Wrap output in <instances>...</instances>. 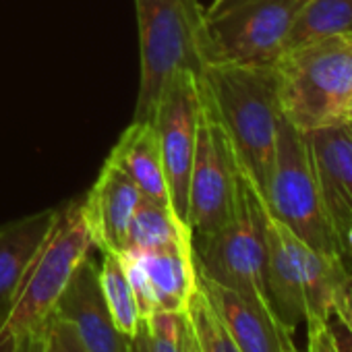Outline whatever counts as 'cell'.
<instances>
[{
	"mask_svg": "<svg viewBox=\"0 0 352 352\" xmlns=\"http://www.w3.org/2000/svg\"><path fill=\"white\" fill-rule=\"evenodd\" d=\"M321 199L338 239L352 224V126L331 124L305 133Z\"/></svg>",
	"mask_w": 352,
	"mask_h": 352,
	"instance_id": "11",
	"label": "cell"
},
{
	"mask_svg": "<svg viewBox=\"0 0 352 352\" xmlns=\"http://www.w3.org/2000/svg\"><path fill=\"white\" fill-rule=\"evenodd\" d=\"M222 3H224V0H214V3H212V7H210L208 11H214V9H216V7H220Z\"/></svg>",
	"mask_w": 352,
	"mask_h": 352,
	"instance_id": "32",
	"label": "cell"
},
{
	"mask_svg": "<svg viewBox=\"0 0 352 352\" xmlns=\"http://www.w3.org/2000/svg\"><path fill=\"white\" fill-rule=\"evenodd\" d=\"M133 255L139 259L147 276L155 311H187V305L197 290V270L191 243Z\"/></svg>",
	"mask_w": 352,
	"mask_h": 352,
	"instance_id": "17",
	"label": "cell"
},
{
	"mask_svg": "<svg viewBox=\"0 0 352 352\" xmlns=\"http://www.w3.org/2000/svg\"><path fill=\"white\" fill-rule=\"evenodd\" d=\"M126 352H149L145 319L141 321V325H139V329L135 331V336H131V338H129V348H126Z\"/></svg>",
	"mask_w": 352,
	"mask_h": 352,
	"instance_id": "27",
	"label": "cell"
},
{
	"mask_svg": "<svg viewBox=\"0 0 352 352\" xmlns=\"http://www.w3.org/2000/svg\"><path fill=\"white\" fill-rule=\"evenodd\" d=\"M305 0H224L204 13L206 65L274 67Z\"/></svg>",
	"mask_w": 352,
	"mask_h": 352,
	"instance_id": "7",
	"label": "cell"
},
{
	"mask_svg": "<svg viewBox=\"0 0 352 352\" xmlns=\"http://www.w3.org/2000/svg\"><path fill=\"white\" fill-rule=\"evenodd\" d=\"M149 352H189L191 344V323L187 311H155L145 317Z\"/></svg>",
	"mask_w": 352,
	"mask_h": 352,
	"instance_id": "22",
	"label": "cell"
},
{
	"mask_svg": "<svg viewBox=\"0 0 352 352\" xmlns=\"http://www.w3.org/2000/svg\"><path fill=\"white\" fill-rule=\"evenodd\" d=\"M284 352H302V350H300V348H298V346H296V344H294V342H292V340H290V342H288V346H286V350H284Z\"/></svg>",
	"mask_w": 352,
	"mask_h": 352,
	"instance_id": "31",
	"label": "cell"
},
{
	"mask_svg": "<svg viewBox=\"0 0 352 352\" xmlns=\"http://www.w3.org/2000/svg\"><path fill=\"white\" fill-rule=\"evenodd\" d=\"M52 317L67 323L87 352H126L129 348V336L116 327L108 311L100 288L98 263L91 255L79 265Z\"/></svg>",
	"mask_w": 352,
	"mask_h": 352,
	"instance_id": "10",
	"label": "cell"
},
{
	"mask_svg": "<svg viewBox=\"0 0 352 352\" xmlns=\"http://www.w3.org/2000/svg\"><path fill=\"white\" fill-rule=\"evenodd\" d=\"M199 94L201 108L187 210L191 236H206L220 230L234 216L241 193L239 155L201 79Z\"/></svg>",
	"mask_w": 352,
	"mask_h": 352,
	"instance_id": "8",
	"label": "cell"
},
{
	"mask_svg": "<svg viewBox=\"0 0 352 352\" xmlns=\"http://www.w3.org/2000/svg\"><path fill=\"white\" fill-rule=\"evenodd\" d=\"M274 77L280 112L300 133L344 124L352 94V38L284 50L274 63Z\"/></svg>",
	"mask_w": 352,
	"mask_h": 352,
	"instance_id": "2",
	"label": "cell"
},
{
	"mask_svg": "<svg viewBox=\"0 0 352 352\" xmlns=\"http://www.w3.org/2000/svg\"><path fill=\"white\" fill-rule=\"evenodd\" d=\"M94 247L81 201L63 206L5 317L7 327L17 336L46 327L60 296Z\"/></svg>",
	"mask_w": 352,
	"mask_h": 352,
	"instance_id": "6",
	"label": "cell"
},
{
	"mask_svg": "<svg viewBox=\"0 0 352 352\" xmlns=\"http://www.w3.org/2000/svg\"><path fill=\"white\" fill-rule=\"evenodd\" d=\"M193 331V329H191ZM189 352H199V346H197V340L195 336H191V344H189Z\"/></svg>",
	"mask_w": 352,
	"mask_h": 352,
	"instance_id": "30",
	"label": "cell"
},
{
	"mask_svg": "<svg viewBox=\"0 0 352 352\" xmlns=\"http://www.w3.org/2000/svg\"><path fill=\"white\" fill-rule=\"evenodd\" d=\"M187 317L199 352H241L199 288L193 292L187 305Z\"/></svg>",
	"mask_w": 352,
	"mask_h": 352,
	"instance_id": "21",
	"label": "cell"
},
{
	"mask_svg": "<svg viewBox=\"0 0 352 352\" xmlns=\"http://www.w3.org/2000/svg\"><path fill=\"white\" fill-rule=\"evenodd\" d=\"M60 208H50L0 226V317H7L19 288L50 234Z\"/></svg>",
	"mask_w": 352,
	"mask_h": 352,
	"instance_id": "15",
	"label": "cell"
},
{
	"mask_svg": "<svg viewBox=\"0 0 352 352\" xmlns=\"http://www.w3.org/2000/svg\"><path fill=\"white\" fill-rule=\"evenodd\" d=\"M199 108V77L189 71H181L168 81L151 116L160 139L170 204L176 216L185 224L189 210V181L197 141Z\"/></svg>",
	"mask_w": 352,
	"mask_h": 352,
	"instance_id": "9",
	"label": "cell"
},
{
	"mask_svg": "<svg viewBox=\"0 0 352 352\" xmlns=\"http://www.w3.org/2000/svg\"><path fill=\"white\" fill-rule=\"evenodd\" d=\"M307 352H342L331 321L307 327Z\"/></svg>",
	"mask_w": 352,
	"mask_h": 352,
	"instance_id": "23",
	"label": "cell"
},
{
	"mask_svg": "<svg viewBox=\"0 0 352 352\" xmlns=\"http://www.w3.org/2000/svg\"><path fill=\"white\" fill-rule=\"evenodd\" d=\"M98 278L104 300L116 327L129 338L135 336L143 321V315L139 311L135 292L124 274L118 253H102V263H98Z\"/></svg>",
	"mask_w": 352,
	"mask_h": 352,
	"instance_id": "20",
	"label": "cell"
},
{
	"mask_svg": "<svg viewBox=\"0 0 352 352\" xmlns=\"http://www.w3.org/2000/svg\"><path fill=\"white\" fill-rule=\"evenodd\" d=\"M106 162L129 176L143 197L170 204L160 139L151 120H133L112 147Z\"/></svg>",
	"mask_w": 352,
	"mask_h": 352,
	"instance_id": "16",
	"label": "cell"
},
{
	"mask_svg": "<svg viewBox=\"0 0 352 352\" xmlns=\"http://www.w3.org/2000/svg\"><path fill=\"white\" fill-rule=\"evenodd\" d=\"M141 197V191L129 176L110 162H104L96 183L81 201L96 249L102 253L124 251L129 226Z\"/></svg>",
	"mask_w": 352,
	"mask_h": 352,
	"instance_id": "13",
	"label": "cell"
},
{
	"mask_svg": "<svg viewBox=\"0 0 352 352\" xmlns=\"http://www.w3.org/2000/svg\"><path fill=\"white\" fill-rule=\"evenodd\" d=\"M333 317H338L342 321V325L346 327V331L350 333V340H352V272H348V276L344 278V282L338 290Z\"/></svg>",
	"mask_w": 352,
	"mask_h": 352,
	"instance_id": "24",
	"label": "cell"
},
{
	"mask_svg": "<svg viewBox=\"0 0 352 352\" xmlns=\"http://www.w3.org/2000/svg\"><path fill=\"white\" fill-rule=\"evenodd\" d=\"M261 199L270 214L305 245L342 259L321 199L307 137L284 116L278 120L274 166Z\"/></svg>",
	"mask_w": 352,
	"mask_h": 352,
	"instance_id": "4",
	"label": "cell"
},
{
	"mask_svg": "<svg viewBox=\"0 0 352 352\" xmlns=\"http://www.w3.org/2000/svg\"><path fill=\"white\" fill-rule=\"evenodd\" d=\"M191 249L195 270L201 276L272 309L265 284L261 197L243 168L234 216L212 234L191 236Z\"/></svg>",
	"mask_w": 352,
	"mask_h": 352,
	"instance_id": "5",
	"label": "cell"
},
{
	"mask_svg": "<svg viewBox=\"0 0 352 352\" xmlns=\"http://www.w3.org/2000/svg\"><path fill=\"white\" fill-rule=\"evenodd\" d=\"M21 348V338L11 331L5 323V319L0 317V352H19Z\"/></svg>",
	"mask_w": 352,
	"mask_h": 352,
	"instance_id": "26",
	"label": "cell"
},
{
	"mask_svg": "<svg viewBox=\"0 0 352 352\" xmlns=\"http://www.w3.org/2000/svg\"><path fill=\"white\" fill-rule=\"evenodd\" d=\"M50 329H52V336L56 338V342L67 350V352H87L85 350V346L79 342V338L75 336V331L67 325V323H63V321H58V319H50Z\"/></svg>",
	"mask_w": 352,
	"mask_h": 352,
	"instance_id": "25",
	"label": "cell"
},
{
	"mask_svg": "<svg viewBox=\"0 0 352 352\" xmlns=\"http://www.w3.org/2000/svg\"><path fill=\"white\" fill-rule=\"evenodd\" d=\"M139 23V94L133 120H151L168 85L181 71L201 77L204 9L199 0H135Z\"/></svg>",
	"mask_w": 352,
	"mask_h": 352,
	"instance_id": "3",
	"label": "cell"
},
{
	"mask_svg": "<svg viewBox=\"0 0 352 352\" xmlns=\"http://www.w3.org/2000/svg\"><path fill=\"white\" fill-rule=\"evenodd\" d=\"M199 79L234 145L241 168L263 195L274 166L278 120L282 116L274 67L206 65Z\"/></svg>",
	"mask_w": 352,
	"mask_h": 352,
	"instance_id": "1",
	"label": "cell"
},
{
	"mask_svg": "<svg viewBox=\"0 0 352 352\" xmlns=\"http://www.w3.org/2000/svg\"><path fill=\"white\" fill-rule=\"evenodd\" d=\"M344 124L352 126V94L348 98V104H346V112H344Z\"/></svg>",
	"mask_w": 352,
	"mask_h": 352,
	"instance_id": "28",
	"label": "cell"
},
{
	"mask_svg": "<svg viewBox=\"0 0 352 352\" xmlns=\"http://www.w3.org/2000/svg\"><path fill=\"white\" fill-rule=\"evenodd\" d=\"M197 288L241 352H284L292 336L280 325L274 311L232 288L208 280L197 272Z\"/></svg>",
	"mask_w": 352,
	"mask_h": 352,
	"instance_id": "12",
	"label": "cell"
},
{
	"mask_svg": "<svg viewBox=\"0 0 352 352\" xmlns=\"http://www.w3.org/2000/svg\"><path fill=\"white\" fill-rule=\"evenodd\" d=\"M261 214L265 232V284L270 305L280 325L292 336L294 329L307 319L302 276L294 253V234L270 214L263 199Z\"/></svg>",
	"mask_w": 352,
	"mask_h": 352,
	"instance_id": "14",
	"label": "cell"
},
{
	"mask_svg": "<svg viewBox=\"0 0 352 352\" xmlns=\"http://www.w3.org/2000/svg\"><path fill=\"white\" fill-rule=\"evenodd\" d=\"M189 243H191V230L176 216L170 204L141 197L129 226L124 251L145 253V251L189 245Z\"/></svg>",
	"mask_w": 352,
	"mask_h": 352,
	"instance_id": "18",
	"label": "cell"
},
{
	"mask_svg": "<svg viewBox=\"0 0 352 352\" xmlns=\"http://www.w3.org/2000/svg\"><path fill=\"white\" fill-rule=\"evenodd\" d=\"M50 352H67V350L56 342V338L52 336V329H50Z\"/></svg>",
	"mask_w": 352,
	"mask_h": 352,
	"instance_id": "29",
	"label": "cell"
},
{
	"mask_svg": "<svg viewBox=\"0 0 352 352\" xmlns=\"http://www.w3.org/2000/svg\"><path fill=\"white\" fill-rule=\"evenodd\" d=\"M336 36L352 38V0H305L288 32L284 50Z\"/></svg>",
	"mask_w": 352,
	"mask_h": 352,
	"instance_id": "19",
	"label": "cell"
}]
</instances>
